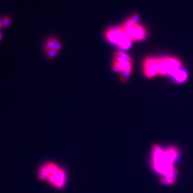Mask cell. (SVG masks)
<instances>
[{"mask_svg": "<svg viewBox=\"0 0 193 193\" xmlns=\"http://www.w3.org/2000/svg\"><path fill=\"white\" fill-rule=\"evenodd\" d=\"M179 149L173 146L162 147L155 145L152 149V168L160 176L163 184H172L177 179V171L174 164L179 159Z\"/></svg>", "mask_w": 193, "mask_h": 193, "instance_id": "cell-1", "label": "cell"}, {"mask_svg": "<svg viewBox=\"0 0 193 193\" xmlns=\"http://www.w3.org/2000/svg\"><path fill=\"white\" fill-rule=\"evenodd\" d=\"M144 74L148 78H152L158 75L157 57L147 58L143 64Z\"/></svg>", "mask_w": 193, "mask_h": 193, "instance_id": "cell-7", "label": "cell"}, {"mask_svg": "<svg viewBox=\"0 0 193 193\" xmlns=\"http://www.w3.org/2000/svg\"><path fill=\"white\" fill-rule=\"evenodd\" d=\"M44 47H45V51H46V52H48V51H49L53 49V46L51 45V44L49 42V41H47V42L46 43L45 46H44Z\"/></svg>", "mask_w": 193, "mask_h": 193, "instance_id": "cell-11", "label": "cell"}, {"mask_svg": "<svg viewBox=\"0 0 193 193\" xmlns=\"http://www.w3.org/2000/svg\"><path fill=\"white\" fill-rule=\"evenodd\" d=\"M61 47V43L59 42V41H57V42H56V44H55V45H54V47H53V49H54L55 51H58L60 50Z\"/></svg>", "mask_w": 193, "mask_h": 193, "instance_id": "cell-12", "label": "cell"}, {"mask_svg": "<svg viewBox=\"0 0 193 193\" xmlns=\"http://www.w3.org/2000/svg\"><path fill=\"white\" fill-rule=\"evenodd\" d=\"M187 77V74L184 69H180L175 74V75L173 76L174 79L177 82H183L186 80Z\"/></svg>", "mask_w": 193, "mask_h": 193, "instance_id": "cell-8", "label": "cell"}, {"mask_svg": "<svg viewBox=\"0 0 193 193\" xmlns=\"http://www.w3.org/2000/svg\"><path fill=\"white\" fill-rule=\"evenodd\" d=\"M56 54V51L54 50V49H52L51 50L47 52L48 58H49V59H52V58H54V56H55Z\"/></svg>", "mask_w": 193, "mask_h": 193, "instance_id": "cell-10", "label": "cell"}, {"mask_svg": "<svg viewBox=\"0 0 193 193\" xmlns=\"http://www.w3.org/2000/svg\"><path fill=\"white\" fill-rule=\"evenodd\" d=\"M106 38L112 44L122 49H127L132 45V41L127 37L120 26L109 29L105 32Z\"/></svg>", "mask_w": 193, "mask_h": 193, "instance_id": "cell-5", "label": "cell"}, {"mask_svg": "<svg viewBox=\"0 0 193 193\" xmlns=\"http://www.w3.org/2000/svg\"><path fill=\"white\" fill-rule=\"evenodd\" d=\"M1 33H0V39H1Z\"/></svg>", "mask_w": 193, "mask_h": 193, "instance_id": "cell-15", "label": "cell"}, {"mask_svg": "<svg viewBox=\"0 0 193 193\" xmlns=\"http://www.w3.org/2000/svg\"><path fill=\"white\" fill-rule=\"evenodd\" d=\"M11 20L9 17H4L3 19L1 20V23H2V27H6V26H9L10 24Z\"/></svg>", "mask_w": 193, "mask_h": 193, "instance_id": "cell-9", "label": "cell"}, {"mask_svg": "<svg viewBox=\"0 0 193 193\" xmlns=\"http://www.w3.org/2000/svg\"><path fill=\"white\" fill-rule=\"evenodd\" d=\"M48 41H49V42L51 44V45L53 47H54V45H55V44H56V42H57L58 41L56 40V39H54V38H51V39H49V40Z\"/></svg>", "mask_w": 193, "mask_h": 193, "instance_id": "cell-13", "label": "cell"}, {"mask_svg": "<svg viewBox=\"0 0 193 193\" xmlns=\"http://www.w3.org/2000/svg\"><path fill=\"white\" fill-rule=\"evenodd\" d=\"M138 16H132L120 26L127 37L132 41H142L146 37L145 29L144 26L138 24Z\"/></svg>", "mask_w": 193, "mask_h": 193, "instance_id": "cell-3", "label": "cell"}, {"mask_svg": "<svg viewBox=\"0 0 193 193\" xmlns=\"http://www.w3.org/2000/svg\"><path fill=\"white\" fill-rule=\"evenodd\" d=\"M2 27V23H1V21H0V28Z\"/></svg>", "mask_w": 193, "mask_h": 193, "instance_id": "cell-14", "label": "cell"}, {"mask_svg": "<svg viewBox=\"0 0 193 193\" xmlns=\"http://www.w3.org/2000/svg\"><path fill=\"white\" fill-rule=\"evenodd\" d=\"M158 74L174 76L182 66L181 61L173 56L157 57Z\"/></svg>", "mask_w": 193, "mask_h": 193, "instance_id": "cell-4", "label": "cell"}, {"mask_svg": "<svg viewBox=\"0 0 193 193\" xmlns=\"http://www.w3.org/2000/svg\"><path fill=\"white\" fill-rule=\"evenodd\" d=\"M113 70L116 72L130 73L132 70V59L127 54L122 51L114 53V60L113 62Z\"/></svg>", "mask_w": 193, "mask_h": 193, "instance_id": "cell-6", "label": "cell"}, {"mask_svg": "<svg viewBox=\"0 0 193 193\" xmlns=\"http://www.w3.org/2000/svg\"><path fill=\"white\" fill-rule=\"evenodd\" d=\"M37 177L56 189H63L68 182L67 172L62 166L54 162H44L37 170Z\"/></svg>", "mask_w": 193, "mask_h": 193, "instance_id": "cell-2", "label": "cell"}]
</instances>
